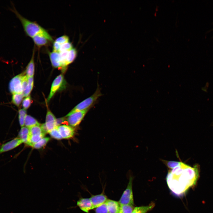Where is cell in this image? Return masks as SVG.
Wrapping results in <instances>:
<instances>
[{"label": "cell", "mask_w": 213, "mask_h": 213, "mask_svg": "<svg viewBox=\"0 0 213 213\" xmlns=\"http://www.w3.org/2000/svg\"><path fill=\"white\" fill-rule=\"evenodd\" d=\"M199 175L196 166L192 167L180 162L179 165L168 171L166 180L172 191L180 195L196 184Z\"/></svg>", "instance_id": "cell-1"}, {"label": "cell", "mask_w": 213, "mask_h": 213, "mask_svg": "<svg viewBox=\"0 0 213 213\" xmlns=\"http://www.w3.org/2000/svg\"><path fill=\"white\" fill-rule=\"evenodd\" d=\"M11 4L12 7L9 8V9L20 20L27 36L32 38L36 35H40L46 37L50 42L53 41L52 38L46 30L37 23L23 17L17 11L13 3L11 2Z\"/></svg>", "instance_id": "cell-2"}, {"label": "cell", "mask_w": 213, "mask_h": 213, "mask_svg": "<svg viewBox=\"0 0 213 213\" xmlns=\"http://www.w3.org/2000/svg\"><path fill=\"white\" fill-rule=\"evenodd\" d=\"M102 95L99 86L98 84L97 88L94 93L91 96L86 99L74 107L67 114L77 112L91 109Z\"/></svg>", "instance_id": "cell-3"}, {"label": "cell", "mask_w": 213, "mask_h": 213, "mask_svg": "<svg viewBox=\"0 0 213 213\" xmlns=\"http://www.w3.org/2000/svg\"><path fill=\"white\" fill-rule=\"evenodd\" d=\"M133 180V177L130 176L127 188L119 201L120 204L133 206L134 202L132 189Z\"/></svg>", "instance_id": "cell-4"}, {"label": "cell", "mask_w": 213, "mask_h": 213, "mask_svg": "<svg viewBox=\"0 0 213 213\" xmlns=\"http://www.w3.org/2000/svg\"><path fill=\"white\" fill-rule=\"evenodd\" d=\"M59 53L61 64V69L64 71L68 66L75 59L77 51L76 49L73 48L69 51Z\"/></svg>", "instance_id": "cell-5"}, {"label": "cell", "mask_w": 213, "mask_h": 213, "mask_svg": "<svg viewBox=\"0 0 213 213\" xmlns=\"http://www.w3.org/2000/svg\"><path fill=\"white\" fill-rule=\"evenodd\" d=\"M90 109L67 114L66 117L69 124L72 127L78 126Z\"/></svg>", "instance_id": "cell-6"}, {"label": "cell", "mask_w": 213, "mask_h": 213, "mask_svg": "<svg viewBox=\"0 0 213 213\" xmlns=\"http://www.w3.org/2000/svg\"><path fill=\"white\" fill-rule=\"evenodd\" d=\"M41 126L45 134L49 133L51 130L57 126V119L50 110H48L47 112L45 123L41 125Z\"/></svg>", "instance_id": "cell-7"}, {"label": "cell", "mask_w": 213, "mask_h": 213, "mask_svg": "<svg viewBox=\"0 0 213 213\" xmlns=\"http://www.w3.org/2000/svg\"><path fill=\"white\" fill-rule=\"evenodd\" d=\"M24 75L21 74L16 76L10 80L9 83L10 92L13 94L23 93L22 78Z\"/></svg>", "instance_id": "cell-8"}, {"label": "cell", "mask_w": 213, "mask_h": 213, "mask_svg": "<svg viewBox=\"0 0 213 213\" xmlns=\"http://www.w3.org/2000/svg\"><path fill=\"white\" fill-rule=\"evenodd\" d=\"M23 143L20 138H16L1 145L0 147V154L12 150Z\"/></svg>", "instance_id": "cell-9"}, {"label": "cell", "mask_w": 213, "mask_h": 213, "mask_svg": "<svg viewBox=\"0 0 213 213\" xmlns=\"http://www.w3.org/2000/svg\"><path fill=\"white\" fill-rule=\"evenodd\" d=\"M64 82V77L62 74L58 76L54 80L52 84L49 95L47 99L49 102L56 91L61 87Z\"/></svg>", "instance_id": "cell-10"}, {"label": "cell", "mask_w": 213, "mask_h": 213, "mask_svg": "<svg viewBox=\"0 0 213 213\" xmlns=\"http://www.w3.org/2000/svg\"><path fill=\"white\" fill-rule=\"evenodd\" d=\"M57 129L62 138L68 139L73 136L75 129L73 127L67 125H59Z\"/></svg>", "instance_id": "cell-11"}, {"label": "cell", "mask_w": 213, "mask_h": 213, "mask_svg": "<svg viewBox=\"0 0 213 213\" xmlns=\"http://www.w3.org/2000/svg\"><path fill=\"white\" fill-rule=\"evenodd\" d=\"M90 199L92 204V209L96 208L105 203L107 199L106 196L103 193L93 195Z\"/></svg>", "instance_id": "cell-12"}, {"label": "cell", "mask_w": 213, "mask_h": 213, "mask_svg": "<svg viewBox=\"0 0 213 213\" xmlns=\"http://www.w3.org/2000/svg\"><path fill=\"white\" fill-rule=\"evenodd\" d=\"M77 205L81 210L87 213L92 209V204L90 199L80 198L77 201Z\"/></svg>", "instance_id": "cell-13"}, {"label": "cell", "mask_w": 213, "mask_h": 213, "mask_svg": "<svg viewBox=\"0 0 213 213\" xmlns=\"http://www.w3.org/2000/svg\"><path fill=\"white\" fill-rule=\"evenodd\" d=\"M49 54L52 66L55 68L61 69V64L59 53L52 51L49 52Z\"/></svg>", "instance_id": "cell-14"}, {"label": "cell", "mask_w": 213, "mask_h": 213, "mask_svg": "<svg viewBox=\"0 0 213 213\" xmlns=\"http://www.w3.org/2000/svg\"><path fill=\"white\" fill-rule=\"evenodd\" d=\"M69 42V38L67 35H63L57 38L54 42L52 51L58 52L60 46Z\"/></svg>", "instance_id": "cell-15"}, {"label": "cell", "mask_w": 213, "mask_h": 213, "mask_svg": "<svg viewBox=\"0 0 213 213\" xmlns=\"http://www.w3.org/2000/svg\"><path fill=\"white\" fill-rule=\"evenodd\" d=\"M109 213H118L120 204L118 202L107 199L105 202Z\"/></svg>", "instance_id": "cell-16"}, {"label": "cell", "mask_w": 213, "mask_h": 213, "mask_svg": "<svg viewBox=\"0 0 213 213\" xmlns=\"http://www.w3.org/2000/svg\"><path fill=\"white\" fill-rule=\"evenodd\" d=\"M35 54L34 49L33 51L31 59L26 67L25 73L28 77H33L34 73L35 64L34 57Z\"/></svg>", "instance_id": "cell-17"}, {"label": "cell", "mask_w": 213, "mask_h": 213, "mask_svg": "<svg viewBox=\"0 0 213 213\" xmlns=\"http://www.w3.org/2000/svg\"><path fill=\"white\" fill-rule=\"evenodd\" d=\"M32 39L35 45L38 47L47 45L50 42L46 37L40 35H36Z\"/></svg>", "instance_id": "cell-18"}, {"label": "cell", "mask_w": 213, "mask_h": 213, "mask_svg": "<svg viewBox=\"0 0 213 213\" xmlns=\"http://www.w3.org/2000/svg\"><path fill=\"white\" fill-rule=\"evenodd\" d=\"M30 135L29 128L26 127L21 128L19 133V138L27 145L28 144Z\"/></svg>", "instance_id": "cell-19"}, {"label": "cell", "mask_w": 213, "mask_h": 213, "mask_svg": "<svg viewBox=\"0 0 213 213\" xmlns=\"http://www.w3.org/2000/svg\"><path fill=\"white\" fill-rule=\"evenodd\" d=\"M155 206V203L152 202L146 206L135 207H134L132 213H147L152 209Z\"/></svg>", "instance_id": "cell-20"}, {"label": "cell", "mask_w": 213, "mask_h": 213, "mask_svg": "<svg viewBox=\"0 0 213 213\" xmlns=\"http://www.w3.org/2000/svg\"><path fill=\"white\" fill-rule=\"evenodd\" d=\"M24 125L25 127L29 128L36 125H40V123L34 118L27 115L25 118Z\"/></svg>", "instance_id": "cell-21"}, {"label": "cell", "mask_w": 213, "mask_h": 213, "mask_svg": "<svg viewBox=\"0 0 213 213\" xmlns=\"http://www.w3.org/2000/svg\"><path fill=\"white\" fill-rule=\"evenodd\" d=\"M34 80L33 77H28V84L23 89L22 93L24 97H27L30 94L33 86Z\"/></svg>", "instance_id": "cell-22"}, {"label": "cell", "mask_w": 213, "mask_h": 213, "mask_svg": "<svg viewBox=\"0 0 213 213\" xmlns=\"http://www.w3.org/2000/svg\"><path fill=\"white\" fill-rule=\"evenodd\" d=\"M45 134L30 135L28 145L32 147L36 143L44 137Z\"/></svg>", "instance_id": "cell-23"}, {"label": "cell", "mask_w": 213, "mask_h": 213, "mask_svg": "<svg viewBox=\"0 0 213 213\" xmlns=\"http://www.w3.org/2000/svg\"><path fill=\"white\" fill-rule=\"evenodd\" d=\"M24 97L22 93L13 94L12 97V102L17 106H19Z\"/></svg>", "instance_id": "cell-24"}, {"label": "cell", "mask_w": 213, "mask_h": 213, "mask_svg": "<svg viewBox=\"0 0 213 213\" xmlns=\"http://www.w3.org/2000/svg\"><path fill=\"white\" fill-rule=\"evenodd\" d=\"M133 206L128 205H120L118 213H132Z\"/></svg>", "instance_id": "cell-25"}, {"label": "cell", "mask_w": 213, "mask_h": 213, "mask_svg": "<svg viewBox=\"0 0 213 213\" xmlns=\"http://www.w3.org/2000/svg\"><path fill=\"white\" fill-rule=\"evenodd\" d=\"M50 140L49 137H43L35 143L32 146L36 149H40L45 146Z\"/></svg>", "instance_id": "cell-26"}, {"label": "cell", "mask_w": 213, "mask_h": 213, "mask_svg": "<svg viewBox=\"0 0 213 213\" xmlns=\"http://www.w3.org/2000/svg\"><path fill=\"white\" fill-rule=\"evenodd\" d=\"M30 131V135H36L45 134L43 131L42 128L40 125H36L29 128Z\"/></svg>", "instance_id": "cell-27"}, {"label": "cell", "mask_w": 213, "mask_h": 213, "mask_svg": "<svg viewBox=\"0 0 213 213\" xmlns=\"http://www.w3.org/2000/svg\"><path fill=\"white\" fill-rule=\"evenodd\" d=\"M26 109H22L19 111V120L20 124L21 127L24 125L25 118L26 116Z\"/></svg>", "instance_id": "cell-28"}, {"label": "cell", "mask_w": 213, "mask_h": 213, "mask_svg": "<svg viewBox=\"0 0 213 213\" xmlns=\"http://www.w3.org/2000/svg\"><path fill=\"white\" fill-rule=\"evenodd\" d=\"M73 48V47L72 44L69 41L62 45L60 47L58 52L61 53L68 51L70 50Z\"/></svg>", "instance_id": "cell-29"}, {"label": "cell", "mask_w": 213, "mask_h": 213, "mask_svg": "<svg viewBox=\"0 0 213 213\" xmlns=\"http://www.w3.org/2000/svg\"><path fill=\"white\" fill-rule=\"evenodd\" d=\"M49 133L54 138L57 140L63 139L57 128V126L50 131Z\"/></svg>", "instance_id": "cell-30"}, {"label": "cell", "mask_w": 213, "mask_h": 213, "mask_svg": "<svg viewBox=\"0 0 213 213\" xmlns=\"http://www.w3.org/2000/svg\"><path fill=\"white\" fill-rule=\"evenodd\" d=\"M162 161L168 168L171 169L179 165L180 162L169 161L164 160H162Z\"/></svg>", "instance_id": "cell-31"}, {"label": "cell", "mask_w": 213, "mask_h": 213, "mask_svg": "<svg viewBox=\"0 0 213 213\" xmlns=\"http://www.w3.org/2000/svg\"><path fill=\"white\" fill-rule=\"evenodd\" d=\"M95 213H109L105 202L96 208Z\"/></svg>", "instance_id": "cell-32"}, {"label": "cell", "mask_w": 213, "mask_h": 213, "mask_svg": "<svg viewBox=\"0 0 213 213\" xmlns=\"http://www.w3.org/2000/svg\"><path fill=\"white\" fill-rule=\"evenodd\" d=\"M32 102V101L30 95L26 97L22 101V105L23 108L25 109H28L30 106Z\"/></svg>", "instance_id": "cell-33"}]
</instances>
